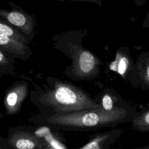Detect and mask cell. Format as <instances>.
<instances>
[{"label":"cell","instance_id":"obj_1","mask_svg":"<svg viewBox=\"0 0 149 149\" xmlns=\"http://www.w3.org/2000/svg\"><path fill=\"white\" fill-rule=\"evenodd\" d=\"M140 113L134 107L119 108L107 111L100 106L68 112L55 113L48 122L64 130L89 132L112 127L130 122Z\"/></svg>","mask_w":149,"mask_h":149},{"label":"cell","instance_id":"obj_2","mask_svg":"<svg viewBox=\"0 0 149 149\" xmlns=\"http://www.w3.org/2000/svg\"><path fill=\"white\" fill-rule=\"evenodd\" d=\"M87 30L71 31L59 37V48L70 59L65 74L74 81H90L100 77L104 63L93 52L85 48L82 41Z\"/></svg>","mask_w":149,"mask_h":149},{"label":"cell","instance_id":"obj_3","mask_svg":"<svg viewBox=\"0 0 149 149\" xmlns=\"http://www.w3.org/2000/svg\"><path fill=\"white\" fill-rule=\"evenodd\" d=\"M52 84L45 95V102L55 113L99 107L94 97L72 83L54 79Z\"/></svg>","mask_w":149,"mask_h":149},{"label":"cell","instance_id":"obj_4","mask_svg":"<svg viewBox=\"0 0 149 149\" xmlns=\"http://www.w3.org/2000/svg\"><path fill=\"white\" fill-rule=\"evenodd\" d=\"M114 56V58L107 65L105 73L116 72L123 80L126 81L134 66V61L130 55L129 47H120L116 50Z\"/></svg>","mask_w":149,"mask_h":149},{"label":"cell","instance_id":"obj_5","mask_svg":"<svg viewBox=\"0 0 149 149\" xmlns=\"http://www.w3.org/2000/svg\"><path fill=\"white\" fill-rule=\"evenodd\" d=\"M126 81L134 88L149 91V51L137 56L134 69Z\"/></svg>","mask_w":149,"mask_h":149},{"label":"cell","instance_id":"obj_6","mask_svg":"<svg viewBox=\"0 0 149 149\" xmlns=\"http://www.w3.org/2000/svg\"><path fill=\"white\" fill-rule=\"evenodd\" d=\"M9 3L12 5V10L0 9V16L25 33H31L34 27L33 16L26 13L15 4L14 8L12 2H9Z\"/></svg>","mask_w":149,"mask_h":149},{"label":"cell","instance_id":"obj_7","mask_svg":"<svg viewBox=\"0 0 149 149\" xmlns=\"http://www.w3.org/2000/svg\"><path fill=\"white\" fill-rule=\"evenodd\" d=\"M124 132L122 128L113 129L88 135V140L79 149H105L113 145Z\"/></svg>","mask_w":149,"mask_h":149},{"label":"cell","instance_id":"obj_8","mask_svg":"<svg viewBox=\"0 0 149 149\" xmlns=\"http://www.w3.org/2000/svg\"><path fill=\"white\" fill-rule=\"evenodd\" d=\"M97 104L102 109L111 111L119 108H128L131 107L121 95L113 88L106 87L95 96Z\"/></svg>","mask_w":149,"mask_h":149},{"label":"cell","instance_id":"obj_9","mask_svg":"<svg viewBox=\"0 0 149 149\" xmlns=\"http://www.w3.org/2000/svg\"><path fill=\"white\" fill-rule=\"evenodd\" d=\"M0 47L7 52L18 55L24 54L27 49L23 43L2 34H0Z\"/></svg>","mask_w":149,"mask_h":149},{"label":"cell","instance_id":"obj_10","mask_svg":"<svg viewBox=\"0 0 149 149\" xmlns=\"http://www.w3.org/2000/svg\"><path fill=\"white\" fill-rule=\"evenodd\" d=\"M130 122L131 126L134 130L139 132H149V101Z\"/></svg>","mask_w":149,"mask_h":149},{"label":"cell","instance_id":"obj_11","mask_svg":"<svg viewBox=\"0 0 149 149\" xmlns=\"http://www.w3.org/2000/svg\"><path fill=\"white\" fill-rule=\"evenodd\" d=\"M0 34L5 35L10 38L20 41L22 43H26L24 37L18 31L9 24L0 20Z\"/></svg>","mask_w":149,"mask_h":149},{"label":"cell","instance_id":"obj_12","mask_svg":"<svg viewBox=\"0 0 149 149\" xmlns=\"http://www.w3.org/2000/svg\"><path fill=\"white\" fill-rule=\"evenodd\" d=\"M36 143L30 137H21L16 139L15 142V146L20 149L33 148L36 147Z\"/></svg>","mask_w":149,"mask_h":149},{"label":"cell","instance_id":"obj_13","mask_svg":"<svg viewBox=\"0 0 149 149\" xmlns=\"http://www.w3.org/2000/svg\"><path fill=\"white\" fill-rule=\"evenodd\" d=\"M18 95L15 91L10 92L7 96L6 102L9 107H13L17 103Z\"/></svg>","mask_w":149,"mask_h":149},{"label":"cell","instance_id":"obj_14","mask_svg":"<svg viewBox=\"0 0 149 149\" xmlns=\"http://www.w3.org/2000/svg\"><path fill=\"white\" fill-rule=\"evenodd\" d=\"M142 27L143 28H149V13L146 15V17L144 19L142 24Z\"/></svg>","mask_w":149,"mask_h":149},{"label":"cell","instance_id":"obj_15","mask_svg":"<svg viewBox=\"0 0 149 149\" xmlns=\"http://www.w3.org/2000/svg\"><path fill=\"white\" fill-rule=\"evenodd\" d=\"M8 62V59L5 56V55L3 54L2 52L0 51V63L1 64H5Z\"/></svg>","mask_w":149,"mask_h":149},{"label":"cell","instance_id":"obj_16","mask_svg":"<svg viewBox=\"0 0 149 149\" xmlns=\"http://www.w3.org/2000/svg\"><path fill=\"white\" fill-rule=\"evenodd\" d=\"M146 1L147 0H135V3L137 7H140L143 6Z\"/></svg>","mask_w":149,"mask_h":149},{"label":"cell","instance_id":"obj_17","mask_svg":"<svg viewBox=\"0 0 149 149\" xmlns=\"http://www.w3.org/2000/svg\"><path fill=\"white\" fill-rule=\"evenodd\" d=\"M88 2H93L95 3H97L99 6L101 5V0H87Z\"/></svg>","mask_w":149,"mask_h":149},{"label":"cell","instance_id":"obj_18","mask_svg":"<svg viewBox=\"0 0 149 149\" xmlns=\"http://www.w3.org/2000/svg\"><path fill=\"white\" fill-rule=\"evenodd\" d=\"M138 148H143V149H149V145L148 146H143V147H139Z\"/></svg>","mask_w":149,"mask_h":149},{"label":"cell","instance_id":"obj_19","mask_svg":"<svg viewBox=\"0 0 149 149\" xmlns=\"http://www.w3.org/2000/svg\"><path fill=\"white\" fill-rule=\"evenodd\" d=\"M73 1H86V2H88L87 0H73Z\"/></svg>","mask_w":149,"mask_h":149},{"label":"cell","instance_id":"obj_20","mask_svg":"<svg viewBox=\"0 0 149 149\" xmlns=\"http://www.w3.org/2000/svg\"><path fill=\"white\" fill-rule=\"evenodd\" d=\"M61 1H65V0H59ZM69 1H73V0H69Z\"/></svg>","mask_w":149,"mask_h":149}]
</instances>
